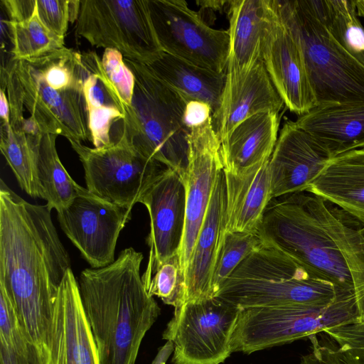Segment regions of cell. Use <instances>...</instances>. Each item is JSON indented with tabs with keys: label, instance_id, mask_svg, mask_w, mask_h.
I'll return each instance as SVG.
<instances>
[{
	"label": "cell",
	"instance_id": "obj_30",
	"mask_svg": "<svg viewBox=\"0 0 364 364\" xmlns=\"http://www.w3.org/2000/svg\"><path fill=\"white\" fill-rule=\"evenodd\" d=\"M316 4L333 38L364 65V28L354 0H316Z\"/></svg>",
	"mask_w": 364,
	"mask_h": 364
},
{
	"label": "cell",
	"instance_id": "obj_19",
	"mask_svg": "<svg viewBox=\"0 0 364 364\" xmlns=\"http://www.w3.org/2000/svg\"><path fill=\"white\" fill-rule=\"evenodd\" d=\"M48 364H99L77 280L69 269L55 301Z\"/></svg>",
	"mask_w": 364,
	"mask_h": 364
},
{
	"label": "cell",
	"instance_id": "obj_36",
	"mask_svg": "<svg viewBox=\"0 0 364 364\" xmlns=\"http://www.w3.org/2000/svg\"><path fill=\"white\" fill-rule=\"evenodd\" d=\"M36 14L43 24L65 38L69 23L77 20L80 0H36Z\"/></svg>",
	"mask_w": 364,
	"mask_h": 364
},
{
	"label": "cell",
	"instance_id": "obj_27",
	"mask_svg": "<svg viewBox=\"0 0 364 364\" xmlns=\"http://www.w3.org/2000/svg\"><path fill=\"white\" fill-rule=\"evenodd\" d=\"M153 73L188 100L208 103L213 114L218 109L226 74L208 70L164 53L146 65Z\"/></svg>",
	"mask_w": 364,
	"mask_h": 364
},
{
	"label": "cell",
	"instance_id": "obj_12",
	"mask_svg": "<svg viewBox=\"0 0 364 364\" xmlns=\"http://www.w3.org/2000/svg\"><path fill=\"white\" fill-rule=\"evenodd\" d=\"M153 26L164 53L225 73L229 56L228 30L213 28L183 0H148Z\"/></svg>",
	"mask_w": 364,
	"mask_h": 364
},
{
	"label": "cell",
	"instance_id": "obj_21",
	"mask_svg": "<svg viewBox=\"0 0 364 364\" xmlns=\"http://www.w3.org/2000/svg\"><path fill=\"white\" fill-rule=\"evenodd\" d=\"M279 126V114L271 112L255 114L239 124L220 143L223 171L241 175L269 160Z\"/></svg>",
	"mask_w": 364,
	"mask_h": 364
},
{
	"label": "cell",
	"instance_id": "obj_15",
	"mask_svg": "<svg viewBox=\"0 0 364 364\" xmlns=\"http://www.w3.org/2000/svg\"><path fill=\"white\" fill-rule=\"evenodd\" d=\"M150 218L149 247L146 270L141 276L146 289L156 268L178 253L186 220V190L180 176L166 168L141 198Z\"/></svg>",
	"mask_w": 364,
	"mask_h": 364
},
{
	"label": "cell",
	"instance_id": "obj_3",
	"mask_svg": "<svg viewBox=\"0 0 364 364\" xmlns=\"http://www.w3.org/2000/svg\"><path fill=\"white\" fill-rule=\"evenodd\" d=\"M82 54L63 47L1 67V88L29 113L41 132L90 141Z\"/></svg>",
	"mask_w": 364,
	"mask_h": 364
},
{
	"label": "cell",
	"instance_id": "obj_8",
	"mask_svg": "<svg viewBox=\"0 0 364 364\" xmlns=\"http://www.w3.org/2000/svg\"><path fill=\"white\" fill-rule=\"evenodd\" d=\"M358 318L353 291L341 290L326 305L242 309L231 339L233 352L246 354L294 342Z\"/></svg>",
	"mask_w": 364,
	"mask_h": 364
},
{
	"label": "cell",
	"instance_id": "obj_7",
	"mask_svg": "<svg viewBox=\"0 0 364 364\" xmlns=\"http://www.w3.org/2000/svg\"><path fill=\"white\" fill-rule=\"evenodd\" d=\"M341 290L311 277L289 255L262 240L223 283L215 296L241 309L326 305Z\"/></svg>",
	"mask_w": 364,
	"mask_h": 364
},
{
	"label": "cell",
	"instance_id": "obj_11",
	"mask_svg": "<svg viewBox=\"0 0 364 364\" xmlns=\"http://www.w3.org/2000/svg\"><path fill=\"white\" fill-rule=\"evenodd\" d=\"M68 141L82 164L87 190L119 206L132 209L166 168L139 153L121 134L99 149Z\"/></svg>",
	"mask_w": 364,
	"mask_h": 364
},
{
	"label": "cell",
	"instance_id": "obj_28",
	"mask_svg": "<svg viewBox=\"0 0 364 364\" xmlns=\"http://www.w3.org/2000/svg\"><path fill=\"white\" fill-rule=\"evenodd\" d=\"M34 151L37 176L46 205L57 212L65 208L85 188L70 176L60 161L55 141L58 135L28 134Z\"/></svg>",
	"mask_w": 364,
	"mask_h": 364
},
{
	"label": "cell",
	"instance_id": "obj_23",
	"mask_svg": "<svg viewBox=\"0 0 364 364\" xmlns=\"http://www.w3.org/2000/svg\"><path fill=\"white\" fill-rule=\"evenodd\" d=\"M306 191L332 203L364 226V148L332 158Z\"/></svg>",
	"mask_w": 364,
	"mask_h": 364
},
{
	"label": "cell",
	"instance_id": "obj_9",
	"mask_svg": "<svg viewBox=\"0 0 364 364\" xmlns=\"http://www.w3.org/2000/svg\"><path fill=\"white\" fill-rule=\"evenodd\" d=\"M75 34L97 48L149 65L164 53L148 0H81Z\"/></svg>",
	"mask_w": 364,
	"mask_h": 364
},
{
	"label": "cell",
	"instance_id": "obj_5",
	"mask_svg": "<svg viewBox=\"0 0 364 364\" xmlns=\"http://www.w3.org/2000/svg\"><path fill=\"white\" fill-rule=\"evenodd\" d=\"M296 43L316 105L364 102V65L324 24L316 0H272Z\"/></svg>",
	"mask_w": 364,
	"mask_h": 364
},
{
	"label": "cell",
	"instance_id": "obj_26",
	"mask_svg": "<svg viewBox=\"0 0 364 364\" xmlns=\"http://www.w3.org/2000/svg\"><path fill=\"white\" fill-rule=\"evenodd\" d=\"M229 56L226 70L241 73L262 59L267 0L229 1Z\"/></svg>",
	"mask_w": 364,
	"mask_h": 364
},
{
	"label": "cell",
	"instance_id": "obj_35",
	"mask_svg": "<svg viewBox=\"0 0 364 364\" xmlns=\"http://www.w3.org/2000/svg\"><path fill=\"white\" fill-rule=\"evenodd\" d=\"M323 332L336 344L344 364H364V319L328 327Z\"/></svg>",
	"mask_w": 364,
	"mask_h": 364
},
{
	"label": "cell",
	"instance_id": "obj_40",
	"mask_svg": "<svg viewBox=\"0 0 364 364\" xmlns=\"http://www.w3.org/2000/svg\"><path fill=\"white\" fill-rule=\"evenodd\" d=\"M9 21L21 22L31 18L36 12V0H1Z\"/></svg>",
	"mask_w": 364,
	"mask_h": 364
},
{
	"label": "cell",
	"instance_id": "obj_34",
	"mask_svg": "<svg viewBox=\"0 0 364 364\" xmlns=\"http://www.w3.org/2000/svg\"><path fill=\"white\" fill-rule=\"evenodd\" d=\"M146 290L150 296H156L164 304L174 308L186 302V279L178 253L165 260L156 268Z\"/></svg>",
	"mask_w": 364,
	"mask_h": 364
},
{
	"label": "cell",
	"instance_id": "obj_6",
	"mask_svg": "<svg viewBox=\"0 0 364 364\" xmlns=\"http://www.w3.org/2000/svg\"><path fill=\"white\" fill-rule=\"evenodd\" d=\"M321 200L306 191L272 198L257 235L294 259L311 277L353 291L344 257L323 224Z\"/></svg>",
	"mask_w": 364,
	"mask_h": 364
},
{
	"label": "cell",
	"instance_id": "obj_25",
	"mask_svg": "<svg viewBox=\"0 0 364 364\" xmlns=\"http://www.w3.org/2000/svg\"><path fill=\"white\" fill-rule=\"evenodd\" d=\"M82 54L90 141L94 148L99 149L111 144L112 128L124 118V105L107 77L99 55L93 51Z\"/></svg>",
	"mask_w": 364,
	"mask_h": 364
},
{
	"label": "cell",
	"instance_id": "obj_24",
	"mask_svg": "<svg viewBox=\"0 0 364 364\" xmlns=\"http://www.w3.org/2000/svg\"><path fill=\"white\" fill-rule=\"evenodd\" d=\"M269 161L241 175L224 171L226 232L257 233L264 211L272 199Z\"/></svg>",
	"mask_w": 364,
	"mask_h": 364
},
{
	"label": "cell",
	"instance_id": "obj_31",
	"mask_svg": "<svg viewBox=\"0 0 364 364\" xmlns=\"http://www.w3.org/2000/svg\"><path fill=\"white\" fill-rule=\"evenodd\" d=\"M0 149L21 188L33 198L43 199L34 151L28 134L1 123Z\"/></svg>",
	"mask_w": 364,
	"mask_h": 364
},
{
	"label": "cell",
	"instance_id": "obj_37",
	"mask_svg": "<svg viewBox=\"0 0 364 364\" xmlns=\"http://www.w3.org/2000/svg\"><path fill=\"white\" fill-rule=\"evenodd\" d=\"M103 70L124 106H129L134 94V76L116 49L106 48L101 58Z\"/></svg>",
	"mask_w": 364,
	"mask_h": 364
},
{
	"label": "cell",
	"instance_id": "obj_22",
	"mask_svg": "<svg viewBox=\"0 0 364 364\" xmlns=\"http://www.w3.org/2000/svg\"><path fill=\"white\" fill-rule=\"evenodd\" d=\"M295 123L325 146L333 158L364 148V102L317 105Z\"/></svg>",
	"mask_w": 364,
	"mask_h": 364
},
{
	"label": "cell",
	"instance_id": "obj_2",
	"mask_svg": "<svg viewBox=\"0 0 364 364\" xmlns=\"http://www.w3.org/2000/svg\"><path fill=\"white\" fill-rule=\"evenodd\" d=\"M143 257L128 247L112 264L87 268L79 276L81 301L99 364H135L146 333L160 315L140 274Z\"/></svg>",
	"mask_w": 364,
	"mask_h": 364
},
{
	"label": "cell",
	"instance_id": "obj_17",
	"mask_svg": "<svg viewBox=\"0 0 364 364\" xmlns=\"http://www.w3.org/2000/svg\"><path fill=\"white\" fill-rule=\"evenodd\" d=\"M332 158L325 146L295 122H287L269 161L272 198L306 191Z\"/></svg>",
	"mask_w": 364,
	"mask_h": 364
},
{
	"label": "cell",
	"instance_id": "obj_32",
	"mask_svg": "<svg viewBox=\"0 0 364 364\" xmlns=\"http://www.w3.org/2000/svg\"><path fill=\"white\" fill-rule=\"evenodd\" d=\"M1 23L6 27L12 44V59L36 58L65 47L64 38L55 35L40 21L36 7L28 20L14 22L5 19Z\"/></svg>",
	"mask_w": 364,
	"mask_h": 364
},
{
	"label": "cell",
	"instance_id": "obj_43",
	"mask_svg": "<svg viewBox=\"0 0 364 364\" xmlns=\"http://www.w3.org/2000/svg\"><path fill=\"white\" fill-rule=\"evenodd\" d=\"M228 1H199L197 4L202 8L211 9L213 10H220Z\"/></svg>",
	"mask_w": 364,
	"mask_h": 364
},
{
	"label": "cell",
	"instance_id": "obj_14",
	"mask_svg": "<svg viewBox=\"0 0 364 364\" xmlns=\"http://www.w3.org/2000/svg\"><path fill=\"white\" fill-rule=\"evenodd\" d=\"M188 141V166L183 180L186 190V220L178 252L185 279L216 178L223 170L220 141L212 121L190 130Z\"/></svg>",
	"mask_w": 364,
	"mask_h": 364
},
{
	"label": "cell",
	"instance_id": "obj_41",
	"mask_svg": "<svg viewBox=\"0 0 364 364\" xmlns=\"http://www.w3.org/2000/svg\"><path fill=\"white\" fill-rule=\"evenodd\" d=\"M173 352V343L167 341L158 350L156 355L151 364H166Z\"/></svg>",
	"mask_w": 364,
	"mask_h": 364
},
{
	"label": "cell",
	"instance_id": "obj_42",
	"mask_svg": "<svg viewBox=\"0 0 364 364\" xmlns=\"http://www.w3.org/2000/svg\"><path fill=\"white\" fill-rule=\"evenodd\" d=\"M0 117L1 123H10V107L7 95L3 89H0Z\"/></svg>",
	"mask_w": 364,
	"mask_h": 364
},
{
	"label": "cell",
	"instance_id": "obj_39",
	"mask_svg": "<svg viewBox=\"0 0 364 364\" xmlns=\"http://www.w3.org/2000/svg\"><path fill=\"white\" fill-rule=\"evenodd\" d=\"M212 114V108L208 103L199 100H188L183 112V122L189 132L211 122Z\"/></svg>",
	"mask_w": 364,
	"mask_h": 364
},
{
	"label": "cell",
	"instance_id": "obj_29",
	"mask_svg": "<svg viewBox=\"0 0 364 364\" xmlns=\"http://www.w3.org/2000/svg\"><path fill=\"white\" fill-rule=\"evenodd\" d=\"M323 223L348 268L358 309L357 318L364 319V226L338 208L326 213Z\"/></svg>",
	"mask_w": 364,
	"mask_h": 364
},
{
	"label": "cell",
	"instance_id": "obj_16",
	"mask_svg": "<svg viewBox=\"0 0 364 364\" xmlns=\"http://www.w3.org/2000/svg\"><path fill=\"white\" fill-rule=\"evenodd\" d=\"M262 60L273 85L291 112L300 116L317 106L301 51L272 0H267Z\"/></svg>",
	"mask_w": 364,
	"mask_h": 364
},
{
	"label": "cell",
	"instance_id": "obj_18",
	"mask_svg": "<svg viewBox=\"0 0 364 364\" xmlns=\"http://www.w3.org/2000/svg\"><path fill=\"white\" fill-rule=\"evenodd\" d=\"M225 85L212 124L220 143L242 122L263 112L279 114L284 105L262 59L250 70H225Z\"/></svg>",
	"mask_w": 364,
	"mask_h": 364
},
{
	"label": "cell",
	"instance_id": "obj_38",
	"mask_svg": "<svg viewBox=\"0 0 364 364\" xmlns=\"http://www.w3.org/2000/svg\"><path fill=\"white\" fill-rule=\"evenodd\" d=\"M316 334L309 337L311 342V352L301 357L299 364H344L334 342L320 341Z\"/></svg>",
	"mask_w": 364,
	"mask_h": 364
},
{
	"label": "cell",
	"instance_id": "obj_44",
	"mask_svg": "<svg viewBox=\"0 0 364 364\" xmlns=\"http://www.w3.org/2000/svg\"><path fill=\"white\" fill-rule=\"evenodd\" d=\"M358 16L364 18V0H354Z\"/></svg>",
	"mask_w": 364,
	"mask_h": 364
},
{
	"label": "cell",
	"instance_id": "obj_4",
	"mask_svg": "<svg viewBox=\"0 0 364 364\" xmlns=\"http://www.w3.org/2000/svg\"><path fill=\"white\" fill-rule=\"evenodd\" d=\"M134 76L132 103L111 132L123 136L145 157L176 172L183 181L188 166V130L183 112L188 100L171 88L149 68L124 58Z\"/></svg>",
	"mask_w": 364,
	"mask_h": 364
},
{
	"label": "cell",
	"instance_id": "obj_13",
	"mask_svg": "<svg viewBox=\"0 0 364 364\" xmlns=\"http://www.w3.org/2000/svg\"><path fill=\"white\" fill-rule=\"evenodd\" d=\"M132 209L105 201L84 188L60 211V228L92 268L106 267L116 259L115 248Z\"/></svg>",
	"mask_w": 364,
	"mask_h": 364
},
{
	"label": "cell",
	"instance_id": "obj_20",
	"mask_svg": "<svg viewBox=\"0 0 364 364\" xmlns=\"http://www.w3.org/2000/svg\"><path fill=\"white\" fill-rule=\"evenodd\" d=\"M225 177L218 175L200 228L186 279V301L213 297L212 279L227 223Z\"/></svg>",
	"mask_w": 364,
	"mask_h": 364
},
{
	"label": "cell",
	"instance_id": "obj_1",
	"mask_svg": "<svg viewBox=\"0 0 364 364\" xmlns=\"http://www.w3.org/2000/svg\"><path fill=\"white\" fill-rule=\"evenodd\" d=\"M46 205L32 204L0 183V287L13 303L41 364L49 363L55 301L70 269Z\"/></svg>",
	"mask_w": 364,
	"mask_h": 364
},
{
	"label": "cell",
	"instance_id": "obj_10",
	"mask_svg": "<svg viewBox=\"0 0 364 364\" xmlns=\"http://www.w3.org/2000/svg\"><path fill=\"white\" fill-rule=\"evenodd\" d=\"M218 296L175 308L162 338L173 345V364H220L232 353L231 339L241 311Z\"/></svg>",
	"mask_w": 364,
	"mask_h": 364
},
{
	"label": "cell",
	"instance_id": "obj_33",
	"mask_svg": "<svg viewBox=\"0 0 364 364\" xmlns=\"http://www.w3.org/2000/svg\"><path fill=\"white\" fill-rule=\"evenodd\" d=\"M261 242L257 233L225 232L212 279L213 296L227 278Z\"/></svg>",
	"mask_w": 364,
	"mask_h": 364
}]
</instances>
